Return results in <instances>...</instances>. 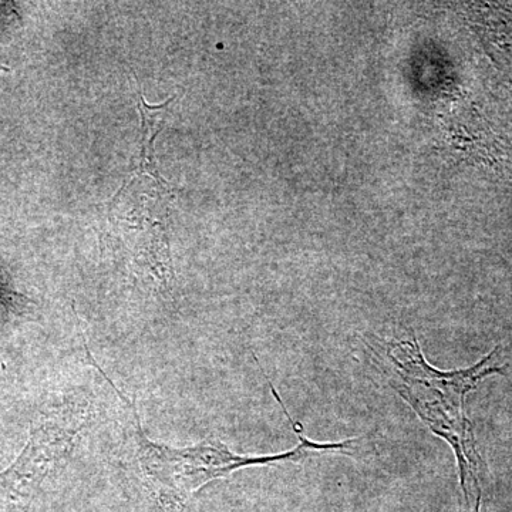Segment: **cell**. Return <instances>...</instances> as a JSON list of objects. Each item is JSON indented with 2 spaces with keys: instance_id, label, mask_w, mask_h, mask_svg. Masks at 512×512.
I'll use <instances>...</instances> for the list:
<instances>
[{
  "instance_id": "5",
  "label": "cell",
  "mask_w": 512,
  "mask_h": 512,
  "mask_svg": "<svg viewBox=\"0 0 512 512\" xmlns=\"http://www.w3.org/2000/svg\"><path fill=\"white\" fill-rule=\"evenodd\" d=\"M26 299L23 298L22 295H19V293H16L13 291L12 288H10L9 282L6 281L5 276L0 274V305L3 306V308L10 309V311H13V309H20V306L25 305Z\"/></svg>"
},
{
  "instance_id": "4",
  "label": "cell",
  "mask_w": 512,
  "mask_h": 512,
  "mask_svg": "<svg viewBox=\"0 0 512 512\" xmlns=\"http://www.w3.org/2000/svg\"><path fill=\"white\" fill-rule=\"evenodd\" d=\"M174 97L165 101L161 106L151 107L144 100L143 93H140V154H138L137 165L133 168V178L140 175H147L158 187L164 191H170V185L165 183L158 173L156 153H154V140L160 134L161 127L164 124V114L168 104L173 103Z\"/></svg>"
},
{
  "instance_id": "1",
  "label": "cell",
  "mask_w": 512,
  "mask_h": 512,
  "mask_svg": "<svg viewBox=\"0 0 512 512\" xmlns=\"http://www.w3.org/2000/svg\"><path fill=\"white\" fill-rule=\"evenodd\" d=\"M84 352L89 362L99 370L100 375L110 383V386L116 390L117 396L130 409L133 416L131 420H133L138 468L151 493L157 498L161 507L168 511L183 510L192 495L202 487L210 484L211 481L231 476L242 468L279 466L285 463L301 464L309 458L329 456V454L355 457L362 450L363 440H366L365 436L339 441V443H315L311 439H306L303 437L302 427L292 419L284 402L279 399V406L288 417L299 439L298 446L284 453L272 454V456H241V454L232 453L217 439L204 440L194 446L181 448L154 443L144 433L136 404L111 382L110 377L101 369L87 345H84Z\"/></svg>"
},
{
  "instance_id": "3",
  "label": "cell",
  "mask_w": 512,
  "mask_h": 512,
  "mask_svg": "<svg viewBox=\"0 0 512 512\" xmlns=\"http://www.w3.org/2000/svg\"><path fill=\"white\" fill-rule=\"evenodd\" d=\"M387 355L397 369L402 370L397 373L404 382L409 383V386L427 387L431 392L443 393L458 399H466L467 394L476 389L478 382L484 377L504 373L503 367L490 366L491 360L497 355V349L481 359L477 365L453 372H443L431 366L424 359L416 338L389 343Z\"/></svg>"
},
{
  "instance_id": "2",
  "label": "cell",
  "mask_w": 512,
  "mask_h": 512,
  "mask_svg": "<svg viewBox=\"0 0 512 512\" xmlns=\"http://www.w3.org/2000/svg\"><path fill=\"white\" fill-rule=\"evenodd\" d=\"M90 414L89 403L76 399L37 424L18 460L0 473V512L29 511L46 478L69 461Z\"/></svg>"
}]
</instances>
